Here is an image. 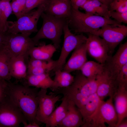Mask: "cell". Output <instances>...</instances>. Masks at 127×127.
Wrapping results in <instances>:
<instances>
[{"instance_id": "cell-23", "label": "cell", "mask_w": 127, "mask_h": 127, "mask_svg": "<svg viewBox=\"0 0 127 127\" xmlns=\"http://www.w3.org/2000/svg\"><path fill=\"white\" fill-rule=\"evenodd\" d=\"M26 79L28 86H33L38 88L47 89L52 87L53 81L50 77L49 73H45L35 75H27Z\"/></svg>"}, {"instance_id": "cell-32", "label": "cell", "mask_w": 127, "mask_h": 127, "mask_svg": "<svg viewBox=\"0 0 127 127\" xmlns=\"http://www.w3.org/2000/svg\"><path fill=\"white\" fill-rule=\"evenodd\" d=\"M116 79L119 85L127 86V64L120 70Z\"/></svg>"}, {"instance_id": "cell-27", "label": "cell", "mask_w": 127, "mask_h": 127, "mask_svg": "<svg viewBox=\"0 0 127 127\" xmlns=\"http://www.w3.org/2000/svg\"><path fill=\"white\" fill-rule=\"evenodd\" d=\"M11 57L4 48L0 52V78L8 81L12 78L9 71Z\"/></svg>"}, {"instance_id": "cell-38", "label": "cell", "mask_w": 127, "mask_h": 127, "mask_svg": "<svg viewBox=\"0 0 127 127\" xmlns=\"http://www.w3.org/2000/svg\"><path fill=\"white\" fill-rule=\"evenodd\" d=\"M126 118L123 120L117 127H127V120Z\"/></svg>"}, {"instance_id": "cell-40", "label": "cell", "mask_w": 127, "mask_h": 127, "mask_svg": "<svg viewBox=\"0 0 127 127\" xmlns=\"http://www.w3.org/2000/svg\"><path fill=\"white\" fill-rule=\"evenodd\" d=\"M1 2H0V11H1Z\"/></svg>"}, {"instance_id": "cell-14", "label": "cell", "mask_w": 127, "mask_h": 127, "mask_svg": "<svg viewBox=\"0 0 127 127\" xmlns=\"http://www.w3.org/2000/svg\"><path fill=\"white\" fill-rule=\"evenodd\" d=\"M127 64V42L120 46L115 54L111 56L105 65L111 74L117 78L119 72Z\"/></svg>"}, {"instance_id": "cell-39", "label": "cell", "mask_w": 127, "mask_h": 127, "mask_svg": "<svg viewBox=\"0 0 127 127\" xmlns=\"http://www.w3.org/2000/svg\"><path fill=\"white\" fill-rule=\"evenodd\" d=\"M106 5L108 8L111 0H97Z\"/></svg>"}, {"instance_id": "cell-3", "label": "cell", "mask_w": 127, "mask_h": 127, "mask_svg": "<svg viewBox=\"0 0 127 127\" xmlns=\"http://www.w3.org/2000/svg\"><path fill=\"white\" fill-rule=\"evenodd\" d=\"M41 17L43 20L42 26L36 35L32 38L36 43L39 45V40L45 39L51 40L56 49L59 48L61 37L64 27L67 22V19L55 17L42 13Z\"/></svg>"}, {"instance_id": "cell-19", "label": "cell", "mask_w": 127, "mask_h": 127, "mask_svg": "<svg viewBox=\"0 0 127 127\" xmlns=\"http://www.w3.org/2000/svg\"><path fill=\"white\" fill-rule=\"evenodd\" d=\"M28 58L23 55L11 57L9 63V71L12 77L19 79L26 78Z\"/></svg>"}, {"instance_id": "cell-37", "label": "cell", "mask_w": 127, "mask_h": 127, "mask_svg": "<svg viewBox=\"0 0 127 127\" xmlns=\"http://www.w3.org/2000/svg\"><path fill=\"white\" fill-rule=\"evenodd\" d=\"M24 127H40L39 123L36 121L26 123L24 124Z\"/></svg>"}, {"instance_id": "cell-9", "label": "cell", "mask_w": 127, "mask_h": 127, "mask_svg": "<svg viewBox=\"0 0 127 127\" xmlns=\"http://www.w3.org/2000/svg\"><path fill=\"white\" fill-rule=\"evenodd\" d=\"M102 37L112 54L115 49L127 36V26L120 24L106 25L94 34Z\"/></svg>"}, {"instance_id": "cell-13", "label": "cell", "mask_w": 127, "mask_h": 127, "mask_svg": "<svg viewBox=\"0 0 127 127\" xmlns=\"http://www.w3.org/2000/svg\"><path fill=\"white\" fill-rule=\"evenodd\" d=\"M44 12L51 16L67 19L72 8L69 0H47L44 3Z\"/></svg>"}, {"instance_id": "cell-22", "label": "cell", "mask_w": 127, "mask_h": 127, "mask_svg": "<svg viewBox=\"0 0 127 127\" xmlns=\"http://www.w3.org/2000/svg\"><path fill=\"white\" fill-rule=\"evenodd\" d=\"M57 49L51 44L46 45L41 44L37 47L35 46L30 50L29 56L30 58L47 61L51 59Z\"/></svg>"}, {"instance_id": "cell-6", "label": "cell", "mask_w": 127, "mask_h": 127, "mask_svg": "<svg viewBox=\"0 0 127 127\" xmlns=\"http://www.w3.org/2000/svg\"><path fill=\"white\" fill-rule=\"evenodd\" d=\"M38 45L28 35L5 33L4 48L12 57L20 55L29 57L31 50Z\"/></svg>"}, {"instance_id": "cell-17", "label": "cell", "mask_w": 127, "mask_h": 127, "mask_svg": "<svg viewBox=\"0 0 127 127\" xmlns=\"http://www.w3.org/2000/svg\"><path fill=\"white\" fill-rule=\"evenodd\" d=\"M68 99L67 110L66 115L58 124L57 127H81L83 121L81 113L74 102Z\"/></svg>"}, {"instance_id": "cell-1", "label": "cell", "mask_w": 127, "mask_h": 127, "mask_svg": "<svg viewBox=\"0 0 127 127\" xmlns=\"http://www.w3.org/2000/svg\"><path fill=\"white\" fill-rule=\"evenodd\" d=\"M38 88L8 82L7 95L21 111L28 123L36 121Z\"/></svg>"}, {"instance_id": "cell-25", "label": "cell", "mask_w": 127, "mask_h": 127, "mask_svg": "<svg viewBox=\"0 0 127 127\" xmlns=\"http://www.w3.org/2000/svg\"><path fill=\"white\" fill-rule=\"evenodd\" d=\"M104 67V64L93 61H87L79 70L86 77L89 79H95L103 72Z\"/></svg>"}, {"instance_id": "cell-30", "label": "cell", "mask_w": 127, "mask_h": 127, "mask_svg": "<svg viewBox=\"0 0 127 127\" xmlns=\"http://www.w3.org/2000/svg\"><path fill=\"white\" fill-rule=\"evenodd\" d=\"M10 3L12 12L18 18L22 15L24 8L26 0H12Z\"/></svg>"}, {"instance_id": "cell-5", "label": "cell", "mask_w": 127, "mask_h": 127, "mask_svg": "<svg viewBox=\"0 0 127 127\" xmlns=\"http://www.w3.org/2000/svg\"><path fill=\"white\" fill-rule=\"evenodd\" d=\"M44 3L38 7L37 9L32 10L22 15L16 21H8L6 32L22 33L30 36L32 33L38 32L37 23L44 12Z\"/></svg>"}, {"instance_id": "cell-31", "label": "cell", "mask_w": 127, "mask_h": 127, "mask_svg": "<svg viewBox=\"0 0 127 127\" xmlns=\"http://www.w3.org/2000/svg\"><path fill=\"white\" fill-rule=\"evenodd\" d=\"M47 0H26L25 6L22 15L38 7Z\"/></svg>"}, {"instance_id": "cell-24", "label": "cell", "mask_w": 127, "mask_h": 127, "mask_svg": "<svg viewBox=\"0 0 127 127\" xmlns=\"http://www.w3.org/2000/svg\"><path fill=\"white\" fill-rule=\"evenodd\" d=\"M55 76L53 80V83L50 88L53 92L58 89L68 87L73 83L74 77L70 73L58 70L55 71Z\"/></svg>"}, {"instance_id": "cell-28", "label": "cell", "mask_w": 127, "mask_h": 127, "mask_svg": "<svg viewBox=\"0 0 127 127\" xmlns=\"http://www.w3.org/2000/svg\"><path fill=\"white\" fill-rule=\"evenodd\" d=\"M0 0V31L5 33L7 30V19L12 12V11L9 1L5 0Z\"/></svg>"}, {"instance_id": "cell-34", "label": "cell", "mask_w": 127, "mask_h": 127, "mask_svg": "<svg viewBox=\"0 0 127 127\" xmlns=\"http://www.w3.org/2000/svg\"><path fill=\"white\" fill-rule=\"evenodd\" d=\"M8 82L0 78V102L6 95Z\"/></svg>"}, {"instance_id": "cell-21", "label": "cell", "mask_w": 127, "mask_h": 127, "mask_svg": "<svg viewBox=\"0 0 127 127\" xmlns=\"http://www.w3.org/2000/svg\"><path fill=\"white\" fill-rule=\"evenodd\" d=\"M80 8L87 14L110 18V11L107 6L97 0H87Z\"/></svg>"}, {"instance_id": "cell-12", "label": "cell", "mask_w": 127, "mask_h": 127, "mask_svg": "<svg viewBox=\"0 0 127 127\" xmlns=\"http://www.w3.org/2000/svg\"><path fill=\"white\" fill-rule=\"evenodd\" d=\"M96 77L98 83L96 93L100 99L103 100L108 96L113 98L119 86L116 77L111 74L105 65L103 72Z\"/></svg>"}, {"instance_id": "cell-16", "label": "cell", "mask_w": 127, "mask_h": 127, "mask_svg": "<svg viewBox=\"0 0 127 127\" xmlns=\"http://www.w3.org/2000/svg\"><path fill=\"white\" fill-rule=\"evenodd\" d=\"M98 83L96 79H89L83 75L81 72L76 73L71 85L83 96L88 97L96 93Z\"/></svg>"}, {"instance_id": "cell-2", "label": "cell", "mask_w": 127, "mask_h": 127, "mask_svg": "<svg viewBox=\"0 0 127 127\" xmlns=\"http://www.w3.org/2000/svg\"><path fill=\"white\" fill-rule=\"evenodd\" d=\"M67 21L69 27L75 33L81 34H94L104 25L121 24L111 18L89 15L73 8Z\"/></svg>"}, {"instance_id": "cell-35", "label": "cell", "mask_w": 127, "mask_h": 127, "mask_svg": "<svg viewBox=\"0 0 127 127\" xmlns=\"http://www.w3.org/2000/svg\"><path fill=\"white\" fill-rule=\"evenodd\" d=\"M72 8L79 9L86 1L87 0H69Z\"/></svg>"}, {"instance_id": "cell-15", "label": "cell", "mask_w": 127, "mask_h": 127, "mask_svg": "<svg viewBox=\"0 0 127 127\" xmlns=\"http://www.w3.org/2000/svg\"><path fill=\"white\" fill-rule=\"evenodd\" d=\"M85 43L74 50L70 58L63 67L62 70L70 73L80 70L87 61V52Z\"/></svg>"}, {"instance_id": "cell-4", "label": "cell", "mask_w": 127, "mask_h": 127, "mask_svg": "<svg viewBox=\"0 0 127 127\" xmlns=\"http://www.w3.org/2000/svg\"><path fill=\"white\" fill-rule=\"evenodd\" d=\"M112 97L106 101L101 100L93 113L83 121L82 127H116L118 118Z\"/></svg>"}, {"instance_id": "cell-29", "label": "cell", "mask_w": 127, "mask_h": 127, "mask_svg": "<svg viewBox=\"0 0 127 127\" xmlns=\"http://www.w3.org/2000/svg\"><path fill=\"white\" fill-rule=\"evenodd\" d=\"M108 9L110 11H127V0H111Z\"/></svg>"}, {"instance_id": "cell-7", "label": "cell", "mask_w": 127, "mask_h": 127, "mask_svg": "<svg viewBox=\"0 0 127 127\" xmlns=\"http://www.w3.org/2000/svg\"><path fill=\"white\" fill-rule=\"evenodd\" d=\"M27 120L18 107L6 95L0 102V127H18Z\"/></svg>"}, {"instance_id": "cell-10", "label": "cell", "mask_w": 127, "mask_h": 127, "mask_svg": "<svg viewBox=\"0 0 127 127\" xmlns=\"http://www.w3.org/2000/svg\"><path fill=\"white\" fill-rule=\"evenodd\" d=\"M86 42L87 53L97 62L105 64L111 54L104 40L98 35L88 33Z\"/></svg>"}, {"instance_id": "cell-41", "label": "cell", "mask_w": 127, "mask_h": 127, "mask_svg": "<svg viewBox=\"0 0 127 127\" xmlns=\"http://www.w3.org/2000/svg\"><path fill=\"white\" fill-rule=\"evenodd\" d=\"M8 0V1H10L11 0Z\"/></svg>"}, {"instance_id": "cell-36", "label": "cell", "mask_w": 127, "mask_h": 127, "mask_svg": "<svg viewBox=\"0 0 127 127\" xmlns=\"http://www.w3.org/2000/svg\"><path fill=\"white\" fill-rule=\"evenodd\" d=\"M5 33H3L0 31V52L4 47Z\"/></svg>"}, {"instance_id": "cell-26", "label": "cell", "mask_w": 127, "mask_h": 127, "mask_svg": "<svg viewBox=\"0 0 127 127\" xmlns=\"http://www.w3.org/2000/svg\"><path fill=\"white\" fill-rule=\"evenodd\" d=\"M101 100L96 93L89 96L87 103L82 109L79 110L82 116L83 121L93 113Z\"/></svg>"}, {"instance_id": "cell-11", "label": "cell", "mask_w": 127, "mask_h": 127, "mask_svg": "<svg viewBox=\"0 0 127 127\" xmlns=\"http://www.w3.org/2000/svg\"><path fill=\"white\" fill-rule=\"evenodd\" d=\"M47 89L41 88L38 94V105L36 120L44 123L54 110L56 103L60 100L59 95L51 92L47 94Z\"/></svg>"}, {"instance_id": "cell-33", "label": "cell", "mask_w": 127, "mask_h": 127, "mask_svg": "<svg viewBox=\"0 0 127 127\" xmlns=\"http://www.w3.org/2000/svg\"><path fill=\"white\" fill-rule=\"evenodd\" d=\"M110 17L116 21L121 23L127 24V11L123 12L115 11H110Z\"/></svg>"}, {"instance_id": "cell-20", "label": "cell", "mask_w": 127, "mask_h": 127, "mask_svg": "<svg viewBox=\"0 0 127 127\" xmlns=\"http://www.w3.org/2000/svg\"><path fill=\"white\" fill-rule=\"evenodd\" d=\"M68 99L67 96L64 95L61 104L53 111L44 122L46 127H57L64 118L67 111Z\"/></svg>"}, {"instance_id": "cell-18", "label": "cell", "mask_w": 127, "mask_h": 127, "mask_svg": "<svg viewBox=\"0 0 127 127\" xmlns=\"http://www.w3.org/2000/svg\"><path fill=\"white\" fill-rule=\"evenodd\" d=\"M113 98L118 118L117 127L127 117V86L119 85Z\"/></svg>"}, {"instance_id": "cell-8", "label": "cell", "mask_w": 127, "mask_h": 127, "mask_svg": "<svg viewBox=\"0 0 127 127\" xmlns=\"http://www.w3.org/2000/svg\"><path fill=\"white\" fill-rule=\"evenodd\" d=\"M64 40L59 58L57 60L56 64L54 70H62L65 64L66 59L72 51L82 44L85 43L87 37L82 33L75 35L69 29L68 23L65 25L63 30Z\"/></svg>"}]
</instances>
